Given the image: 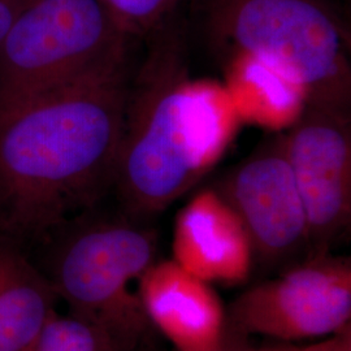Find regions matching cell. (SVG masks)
Masks as SVG:
<instances>
[{"instance_id":"277c9868","label":"cell","mask_w":351,"mask_h":351,"mask_svg":"<svg viewBox=\"0 0 351 351\" xmlns=\"http://www.w3.org/2000/svg\"><path fill=\"white\" fill-rule=\"evenodd\" d=\"M216 47L258 62L303 95L304 104L350 113L349 39L315 0H208Z\"/></svg>"},{"instance_id":"7a4b0ae2","label":"cell","mask_w":351,"mask_h":351,"mask_svg":"<svg viewBox=\"0 0 351 351\" xmlns=\"http://www.w3.org/2000/svg\"><path fill=\"white\" fill-rule=\"evenodd\" d=\"M164 26L130 80L113 189L149 221L197 184L226 142L220 94L188 75L180 36Z\"/></svg>"},{"instance_id":"5bb4252c","label":"cell","mask_w":351,"mask_h":351,"mask_svg":"<svg viewBox=\"0 0 351 351\" xmlns=\"http://www.w3.org/2000/svg\"><path fill=\"white\" fill-rule=\"evenodd\" d=\"M245 351H351V328L326 339L306 342H274Z\"/></svg>"},{"instance_id":"4fadbf2b","label":"cell","mask_w":351,"mask_h":351,"mask_svg":"<svg viewBox=\"0 0 351 351\" xmlns=\"http://www.w3.org/2000/svg\"><path fill=\"white\" fill-rule=\"evenodd\" d=\"M133 38L151 37L168 25L184 0H101Z\"/></svg>"},{"instance_id":"9a60e30c","label":"cell","mask_w":351,"mask_h":351,"mask_svg":"<svg viewBox=\"0 0 351 351\" xmlns=\"http://www.w3.org/2000/svg\"><path fill=\"white\" fill-rule=\"evenodd\" d=\"M30 0H0V45Z\"/></svg>"},{"instance_id":"30bf717a","label":"cell","mask_w":351,"mask_h":351,"mask_svg":"<svg viewBox=\"0 0 351 351\" xmlns=\"http://www.w3.org/2000/svg\"><path fill=\"white\" fill-rule=\"evenodd\" d=\"M151 326L177 351H210L226 337L228 316L216 290L173 261L155 262L139 282Z\"/></svg>"},{"instance_id":"7c38bea8","label":"cell","mask_w":351,"mask_h":351,"mask_svg":"<svg viewBox=\"0 0 351 351\" xmlns=\"http://www.w3.org/2000/svg\"><path fill=\"white\" fill-rule=\"evenodd\" d=\"M20 351H110L101 333L75 315L53 311Z\"/></svg>"},{"instance_id":"8fae6325","label":"cell","mask_w":351,"mask_h":351,"mask_svg":"<svg viewBox=\"0 0 351 351\" xmlns=\"http://www.w3.org/2000/svg\"><path fill=\"white\" fill-rule=\"evenodd\" d=\"M0 233V351H20L53 311L58 295L46 274Z\"/></svg>"},{"instance_id":"ba28073f","label":"cell","mask_w":351,"mask_h":351,"mask_svg":"<svg viewBox=\"0 0 351 351\" xmlns=\"http://www.w3.org/2000/svg\"><path fill=\"white\" fill-rule=\"evenodd\" d=\"M285 149L311 252H329L350 229V113L304 104L285 133Z\"/></svg>"},{"instance_id":"3957f363","label":"cell","mask_w":351,"mask_h":351,"mask_svg":"<svg viewBox=\"0 0 351 351\" xmlns=\"http://www.w3.org/2000/svg\"><path fill=\"white\" fill-rule=\"evenodd\" d=\"M82 213L53 233L51 281L69 314L94 326L110 351H132L152 329L139 282L156 262L158 236L136 217H91ZM52 233V234H53Z\"/></svg>"},{"instance_id":"9c48e42d","label":"cell","mask_w":351,"mask_h":351,"mask_svg":"<svg viewBox=\"0 0 351 351\" xmlns=\"http://www.w3.org/2000/svg\"><path fill=\"white\" fill-rule=\"evenodd\" d=\"M173 262L208 284L241 285L255 267L239 216L215 189L203 190L178 213Z\"/></svg>"},{"instance_id":"8992f818","label":"cell","mask_w":351,"mask_h":351,"mask_svg":"<svg viewBox=\"0 0 351 351\" xmlns=\"http://www.w3.org/2000/svg\"><path fill=\"white\" fill-rule=\"evenodd\" d=\"M226 316L239 335L275 342L315 341L350 329L351 261L330 251L313 254L243 290Z\"/></svg>"},{"instance_id":"52a82bcc","label":"cell","mask_w":351,"mask_h":351,"mask_svg":"<svg viewBox=\"0 0 351 351\" xmlns=\"http://www.w3.org/2000/svg\"><path fill=\"white\" fill-rule=\"evenodd\" d=\"M216 193L245 228L255 263L285 268L310 256L307 216L291 172L285 134L262 142L223 176Z\"/></svg>"},{"instance_id":"5b68a950","label":"cell","mask_w":351,"mask_h":351,"mask_svg":"<svg viewBox=\"0 0 351 351\" xmlns=\"http://www.w3.org/2000/svg\"><path fill=\"white\" fill-rule=\"evenodd\" d=\"M132 39L101 0H30L0 45V111L126 66Z\"/></svg>"},{"instance_id":"2e32d148","label":"cell","mask_w":351,"mask_h":351,"mask_svg":"<svg viewBox=\"0 0 351 351\" xmlns=\"http://www.w3.org/2000/svg\"><path fill=\"white\" fill-rule=\"evenodd\" d=\"M249 339L239 335L237 332H234L232 328L228 326L226 329V335L223 342L210 351H245L246 348L249 346Z\"/></svg>"},{"instance_id":"6da1fadb","label":"cell","mask_w":351,"mask_h":351,"mask_svg":"<svg viewBox=\"0 0 351 351\" xmlns=\"http://www.w3.org/2000/svg\"><path fill=\"white\" fill-rule=\"evenodd\" d=\"M129 65L0 111V233L50 237L113 189Z\"/></svg>"}]
</instances>
